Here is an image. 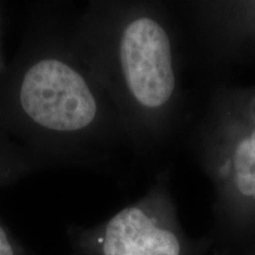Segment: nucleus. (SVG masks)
I'll use <instances>...</instances> for the list:
<instances>
[{
	"mask_svg": "<svg viewBox=\"0 0 255 255\" xmlns=\"http://www.w3.org/2000/svg\"><path fill=\"white\" fill-rule=\"evenodd\" d=\"M196 23L222 55L255 53V0L189 2Z\"/></svg>",
	"mask_w": 255,
	"mask_h": 255,
	"instance_id": "39448f33",
	"label": "nucleus"
},
{
	"mask_svg": "<svg viewBox=\"0 0 255 255\" xmlns=\"http://www.w3.org/2000/svg\"><path fill=\"white\" fill-rule=\"evenodd\" d=\"M70 37L113 102L129 142L164 141L181 96L176 39L164 6L90 2Z\"/></svg>",
	"mask_w": 255,
	"mask_h": 255,
	"instance_id": "f03ea898",
	"label": "nucleus"
},
{
	"mask_svg": "<svg viewBox=\"0 0 255 255\" xmlns=\"http://www.w3.org/2000/svg\"><path fill=\"white\" fill-rule=\"evenodd\" d=\"M0 130L50 165H88L129 142L113 102L72 43L31 34L0 77Z\"/></svg>",
	"mask_w": 255,
	"mask_h": 255,
	"instance_id": "f257e3e1",
	"label": "nucleus"
},
{
	"mask_svg": "<svg viewBox=\"0 0 255 255\" xmlns=\"http://www.w3.org/2000/svg\"><path fill=\"white\" fill-rule=\"evenodd\" d=\"M68 235L76 255H203L212 244L186 234L164 174L104 222L72 226Z\"/></svg>",
	"mask_w": 255,
	"mask_h": 255,
	"instance_id": "20e7f679",
	"label": "nucleus"
},
{
	"mask_svg": "<svg viewBox=\"0 0 255 255\" xmlns=\"http://www.w3.org/2000/svg\"><path fill=\"white\" fill-rule=\"evenodd\" d=\"M199 154L214 189L215 241L226 255H255V84L215 91Z\"/></svg>",
	"mask_w": 255,
	"mask_h": 255,
	"instance_id": "7ed1b4c3",
	"label": "nucleus"
},
{
	"mask_svg": "<svg viewBox=\"0 0 255 255\" xmlns=\"http://www.w3.org/2000/svg\"><path fill=\"white\" fill-rule=\"evenodd\" d=\"M0 255H25L23 246L0 220Z\"/></svg>",
	"mask_w": 255,
	"mask_h": 255,
	"instance_id": "423d86ee",
	"label": "nucleus"
},
{
	"mask_svg": "<svg viewBox=\"0 0 255 255\" xmlns=\"http://www.w3.org/2000/svg\"><path fill=\"white\" fill-rule=\"evenodd\" d=\"M1 12H0V77H1V75L4 73V71L7 68V65H6L5 63V58H4V51H2V25H1Z\"/></svg>",
	"mask_w": 255,
	"mask_h": 255,
	"instance_id": "0eeeda50",
	"label": "nucleus"
}]
</instances>
